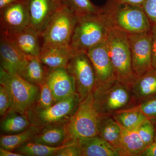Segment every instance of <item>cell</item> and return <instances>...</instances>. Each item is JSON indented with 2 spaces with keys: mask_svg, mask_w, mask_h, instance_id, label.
Instances as JSON below:
<instances>
[{
  "mask_svg": "<svg viewBox=\"0 0 156 156\" xmlns=\"http://www.w3.org/2000/svg\"><path fill=\"white\" fill-rule=\"evenodd\" d=\"M112 27L102 7L96 14L78 17L70 47L76 53H87L90 48L106 41Z\"/></svg>",
  "mask_w": 156,
  "mask_h": 156,
  "instance_id": "1",
  "label": "cell"
},
{
  "mask_svg": "<svg viewBox=\"0 0 156 156\" xmlns=\"http://www.w3.org/2000/svg\"><path fill=\"white\" fill-rule=\"evenodd\" d=\"M102 8L112 27L126 33H140L151 28V24L141 6L108 0Z\"/></svg>",
  "mask_w": 156,
  "mask_h": 156,
  "instance_id": "2",
  "label": "cell"
},
{
  "mask_svg": "<svg viewBox=\"0 0 156 156\" xmlns=\"http://www.w3.org/2000/svg\"><path fill=\"white\" fill-rule=\"evenodd\" d=\"M106 42L117 80L131 87L137 77L132 67L128 34L112 27Z\"/></svg>",
  "mask_w": 156,
  "mask_h": 156,
  "instance_id": "3",
  "label": "cell"
},
{
  "mask_svg": "<svg viewBox=\"0 0 156 156\" xmlns=\"http://www.w3.org/2000/svg\"><path fill=\"white\" fill-rule=\"evenodd\" d=\"M100 117L92 92L80 102L75 113L66 123L67 142L98 135Z\"/></svg>",
  "mask_w": 156,
  "mask_h": 156,
  "instance_id": "4",
  "label": "cell"
},
{
  "mask_svg": "<svg viewBox=\"0 0 156 156\" xmlns=\"http://www.w3.org/2000/svg\"><path fill=\"white\" fill-rule=\"evenodd\" d=\"M0 84L7 90L11 101V109L26 115L36 104L40 95V87L28 83L20 76L0 69Z\"/></svg>",
  "mask_w": 156,
  "mask_h": 156,
  "instance_id": "5",
  "label": "cell"
},
{
  "mask_svg": "<svg viewBox=\"0 0 156 156\" xmlns=\"http://www.w3.org/2000/svg\"><path fill=\"white\" fill-rule=\"evenodd\" d=\"M78 17L62 5L42 32L43 45L70 47Z\"/></svg>",
  "mask_w": 156,
  "mask_h": 156,
  "instance_id": "6",
  "label": "cell"
},
{
  "mask_svg": "<svg viewBox=\"0 0 156 156\" xmlns=\"http://www.w3.org/2000/svg\"><path fill=\"white\" fill-rule=\"evenodd\" d=\"M80 102L77 94H75L49 107H33L26 115L31 125L40 128L66 123L77 109Z\"/></svg>",
  "mask_w": 156,
  "mask_h": 156,
  "instance_id": "7",
  "label": "cell"
},
{
  "mask_svg": "<svg viewBox=\"0 0 156 156\" xmlns=\"http://www.w3.org/2000/svg\"><path fill=\"white\" fill-rule=\"evenodd\" d=\"M93 94L101 115H112L119 111L131 107L135 101L131 87L118 80L107 89Z\"/></svg>",
  "mask_w": 156,
  "mask_h": 156,
  "instance_id": "8",
  "label": "cell"
},
{
  "mask_svg": "<svg viewBox=\"0 0 156 156\" xmlns=\"http://www.w3.org/2000/svg\"><path fill=\"white\" fill-rule=\"evenodd\" d=\"M75 82L76 92L80 101L93 92L96 84L94 67L87 53L76 54L66 67Z\"/></svg>",
  "mask_w": 156,
  "mask_h": 156,
  "instance_id": "9",
  "label": "cell"
},
{
  "mask_svg": "<svg viewBox=\"0 0 156 156\" xmlns=\"http://www.w3.org/2000/svg\"><path fill=\"white\" fill-rule=\"evenodd\" d=\"M87 53L94 67L96 76V84L93 92H100L109 88L117 79L106 41L90 48Z\"/></svg>",
  "mask_w": 156,
  "mask_h": 156,
  "instance_id": "10",
  "label": "cell"
},
{
  "mask_svg": "<svg viewBox=\"0 0 156 156\" xmlns=\"http://www.w3.org/2000/svg\"><path fill=\"white\" fill-rule=\"evenodd\" d=\"M132 67L137 77L154 69L151 30L128 34Z\"/></svg>",
  "mask_w": 156,
  "mask_h": 156,
  "instance_id": "11",
  "label": "cell"
},
{
  "mask_svg": "<svg viewBox=\"0 0 156 156\" xmlns=\"http://www.w3.org/2000/svg\"><path fill=\"white\" fill-rule=\"evenodd\" d=\"M1 33L11 36L30 25L26 0H20L0 10Z\"/></svg>",
  "mask_w": 156,
  "mask_h": 156,
  "instance_id": "12",
  "label": "cell"
},
{
  "mask_svg": "<svg viewBox=\"0 0 156 156\" xmlns=\"http://www.w3.org/2000/svg\"><path fill=\"white\" fill-rule=\"evenodd\" d=\"M30 25L42 33L49 20L62 6V0H26Z\"/></svg>",
  "mask_w": 156,
  "mask_h": 156,
  "instance_id": "13",
  "label": "cell"
},
{
  "mask_svg": "<svg viewBox=\"0 0 156 156\" xmlns=\"http://www.w3.org/2000/svg\"><path fill=\"white\" fill-rule=\"evenodd\" d=\"M1 67L9 73L20 75L28 57L23 54L9 36L1 33Z\"/></svg>",
  "mask_w": 156,
  "mask_h": 156,
  "instance_id": "14",
  "label": "cell"
},
{
  "mask_svg": "<svg viewBox=\"0 0 156 156\" xmlns=\"http://www.w3.org/2000/svg\"><path fill=\"white\" fill-rule=\"evenodd\" d=\"M56 102L77 94L75 82L66 68L50 69L46 79Z\"/></svg>",
  "mask_w": 156,
  "mask_h": 156,
  "instance_id": "15",
  "label": "cell"
},
{
  "mask_svg": "<svg viewBox=\"0 0 156 156\" xmlns=\"http://www.w3.org/2000/svg\"><path fill=\"white\" fill-rule=\"evenodd\" d=\"M9 36L26 56L38 57L43 44L40 31L29 25L18 33Z\"/></svg>",
  "mask_w": 156,
  "mask_h": 156,
  "instance_id": "16",
  "label": "cell"
},
{
  "mask_svg": "<svg viewBox=\"0 0 156 156\" xmlns=\"http://www.w3.org/2000/svg\"><path fill=\"white\" fill-rule=\"evenodd\" d=\"M76 53L70 47L43 45L38 58L50 69L66 68Z\"/></svg>",
  "mask_w": 156,
  "mask_h": 156,
  "instance_id": "17",
  "label": "cell"
},
{
  "mask_svg": "<svg viewBox=\"0 0 156 156\" xmlns=\"http://www.w3.org/2000/svg\"><path fill=\"white\" fill-rule=\"evenodd\" d=\"M81 156H122L119 150L99 135L77 140Z\"/></svg>",
  "mask_w": 156,
  "mask_h": 156,
  "instance_id": "18",
  "label": "cell"
},
{
  "mask_svg": "<svg viewBox=\"0 0 156 156\" xmlns=\"http://www.w3.org/2000/svg\"><path fill=\"white\" fill-rule=\"evenodd\" d=\"M65 124H53L43 127L30 141L52 147L68 143Z\"/></svg>",
  "mask_w": 156,
  "mask_h": 156,
  "instance_id": "19",
  "label": "cell"
},
{
  "mask_svg": "<svg viewBox=\"0 0 156 156\" xmlns=\"http://www.w3.org/2000/svg\"><path fill=\"white\" fill-rule=\"evenodd\" d=\"M136 104L156 95V70L154 69L137 77L131 86Z\"/></svg>",
  "mask_w": 156,
  "mask_h": 156,
  "instance_id": "20",
  "label": "cell"
},
{
  "mask_svg": "<svg viewBox=\"0 0 156 156\" xmlns=\"http://www.w3.org/2000/svg\"><path fill=\"white\" fill-rule=\"evenodd\" d=\"M147 147L137 129L127 130L122 128L120 148L122 156H140Z\"/></svg>",
  "mask_w": 156,
  "mask_h": 156,
  "instance_id": "21",
  "label": "cell"
},
{
  "mask_svg": "<svg viewBox=\"0 0 156 156\" xmlns=\"http://www.w3.org/2000/svg\"><path fill=\"white\" fill-rule=\"evenodd\" d=\"M50 69L42 63L38 57H28L19 76L28 83L39 86L46 80Z\"/></svg>",
  "mask_w": 156,
  "mask_h": 156,
  "instance_id": "22",
  "label": "cell"
},
{
  "mask_svg": "<svg viewBox=\"0 0 156 156\" xmlns=\"http://www.w3.org/2000/svg\"><path fill=\"white\" fill-rule=\"evenodd\" d=\"M122 129V128L112 115H101L98 135L120 152Z\"/></svg>",
  "mask_w": 156,
  "mask_h": 156,
  "instance_id": "23",
  "label": "cell"
},
{
  "mask_svg": "<svg viewBox=\"0 0 156 156\" xmlns=\"http://www.w3.org/2000/svg\"><path fill=\"white\" fill-rule=\"evenodd\" d=\"M31 126L27 115L10 109L1 122V131L3 134H17L25 131Z\"/></svg>",
  "mask_w": 156,
  "mask_h": 156,
  "instance_id": "24",
  "label": "cell"
},
{
  "mask_svg": "<svg viewBox=\"0 0 156 156\" xmlns=\"http://www.w3.org/2000/svg\"><path fill=\"white\" fill-rule=\"evenodd\" d=\"M77 140L71 141L68 143L57 147L40 144L28 141L20 146L14 151L27 156H55L58 152L62 149L72 145Z\"/></svg>",
  "mask_w": 156,
  "mask_h": 156,
  "instance_id": "25",
  "label": "cell"
},
{
  "mask_svg": "<svg viewBox=\"0 0 156 156\" xmlns=\"http://www.w3.org/2000/svg\"><path fill=\"white\" fill-rule=\"evenodd\" d=\"M42 128L31 125L25 131L17 134H1V148L14 151L25 143L30 141L40 131Z\"/></svg>",
  "mask_w": 156,
  "mask_h": 156,
  "instance_id": "26",
  "label": "cell"
},
{
  "mask_svg": "<svg viewBox=\"0 0 156 156\" xmlns=\"http://www.w3.org/2000/svg\"><path fill=\"white\" fill-rule=\"evenodd\" d=\"M112 116L122 128L127 130L137 129L144 121L148 119L134 107L119 111Z\"/></svg>",
  "mask_w": 156,
  "mask_h": 156,
  "instance_id": "27",
  "label": "cell"
},
{
  "mask_svg": "<svg viewBox=\"0 0 156 156\" xmlns=\"http://www.w3.org/2000/svg\"><path fill=\"white\" fill-rule=\"evenodd\" d=\"M77 17H84L100 12L101 7L95 5L90 0H62Z\"/></svg>",
  "mask_w": 156,
  "mask_h": 156,
  "instance_id": "28",
  "label": "cell"
},
{
  "mask_svg": "<svg viewBox=\"0 0 156 156\" xmlns=\"http://www.w3.org/2000/svg\"><path fill=\"white\" fill-rule=\"evenodd\" d=\"M40 95L37 102L33 107L38 108H46L52 106L56 103L53 93L46 80L39 86Z\"/></svg>",
  "mask_w": 156,
  "mask_h": 156,
  "instance_id": "29",
  "label": "cell"
},
{
  "mask_svg": "<svg viewBox=\"0 0 156 156\" xmlns=\"http://www.w3.org/2000/svg\"><path fill=\"white\" fill-rule=\"evenodd\" d=\"M137 130L147 147L154 142L155 127L151 120H146L138 127Z\"/></svg>",
  "mask_w": 156,
  "mask_h": 156,
  "instance_id": "30",
  "label": "cell"
},
{
  "mask_svg": "<svg viewBox=\"0 0 156 156\" xmlns=\"http://www.w3.org/2000/svg\"><path fill=\"white\" fill-rule=\"evenodd\" d=\"M132 107L141 112L148 119H156V95L137 102Z\"/></svg>",
  "mask_w": 156,
  "mask_h": 156,
  "instance_id": "31",
  "label": "cell"
},
{
  "mask_svg": "<svg viewBox=\"0 0 156 156\" xmlns=\"http://www.w3.org/2000/svg\"><path fill=\"white\" fill-rule=\"evenodd\" d=\"M11 101L6 88L0 85V115L4 116L11 108Z\"/></svg>",
  "mask_w": 156,
  "mask_h": 156,
  "instance_id": "32",
  "label": "cell"
},
{
  "mask_svg": "<svg viewBox=\"0 0 156 156\" xmlns=\"http://www.w3.org/2000/svg\"><path fill=\"white\" fill-rule=\"evenodd\" d=\"M141 7L151 25L155 24L156 0H145Z\"/></svg>",
  "mask_w": 156,
  "mask_h": 156,
  "instance_id": "33",
  "label": "cell"
},
{
  "mask_svg": "<svg viewBox=\"0 0 156 156\" xmlns=\"http://www.w3.org/2000/svg\"><path fill=\"white\" fill-rule=\"evenodd\" d=\"M55 156H81L80 149L77 140L72 145L62 149Z\"/></svg>",
  "mask_w": 156,
  "mask_h": 156,
  "instance_id": "34",
  "label": "cell"
},
{
  "mask_svg": "<svg viewBox=\"0 0 156 156\" xmlns=\"http://www.w3.org/2000/svg\"><path fill=\"white\" fill-rule=\"evenodd\" d=\"M152 37V65L156 70V23L152 25L151 28Z\"/></svg>",
  "mask_w": 156,
  "mask_h": 156,
  "instance_id": "35",
  "label": "cell"
},
{
  "mask_svg": "<svg viewBox=\"0 0 156 156\" xmlns=\"http://www.w3.org/2000/svg\"><path fill=\"white\" fill-rule=\"evenodd\" d=\"M140 156H156V142L148 146Z\"/></svg>",
  "mask_w": 156,
  "mask_h": 156,
  "instance_id": "36",
  "label": "cell"
},
{
  "mask_svg": "<svg viewBox=\"0 0 156 156\" xmlns=\"http://www.w3.org/2000/svg\"><path fill=\"white\" fill-rule=\"evenodd\" d=\"M115 3H124L142 6L145 0H111Z\"/></svg>",
  "mask_w": 156,
  "mask_h": 156,
  "instance_id": "37",
  "label": "cell"
},
{
  "mask_svg": "<svg viewBox=\"0 0 156 156\" xmlns=\"http://www.w3.org/2000/svg\"><path fill=\"white\" fill-rule=\"evenodd\" d=\"M0 156H23L21 154L14 151L0 148Z\"/></svg>",
  "mask_w": 156,
  "mask_h": 156,
  "instance_id": "38",
  "label": "cell"
},
{
  "mask_svg": "<svg viewBox=\"0 0 156 156\" xmlns=\"http://www.w3.org/2000/svg\"><path fill=\"white\" fill-rule=\"evenodd\" d=\"M20 0H0V10Z\"/></svg>",
  "mask_w": 156,
  "mask_h": 156,
  "instance_id": "39",
  "label": "cell"
},
{
  "mask_svg": "<svg viewBox=\"0 0 156 156\" xmlns=\"http://www.w3.org/2000/svg\"><path fill=\"white\" fill-rule=\"evenodd\" d=\"M153 121L154 125L155 127V136H154V142H156V119H151Z\"/></svg>",
  "mask_w": 156,
  "mask_h": 156,
  "instance_id": "40",
  "label": "cell"
}]
</instances>
